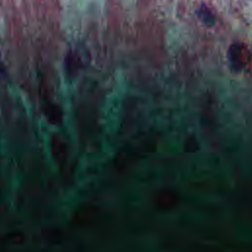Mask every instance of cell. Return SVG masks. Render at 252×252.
Listing matches in <instances>:
<instances>
[{"instance_id": "obj_1", "label": "cell", "mask_w": 252, "mask_h": 252, "mask_svg": "<svg viewBox=\"0 0 252 252\" xmlns=\"http://www.w3.org/2000/svg\"><path fill=\"white\" fill-rule=\"evenodd\" d=\"M2 68H3V64H2V62L0 60V69H2Z\"/></svg>"}]
</instances>
